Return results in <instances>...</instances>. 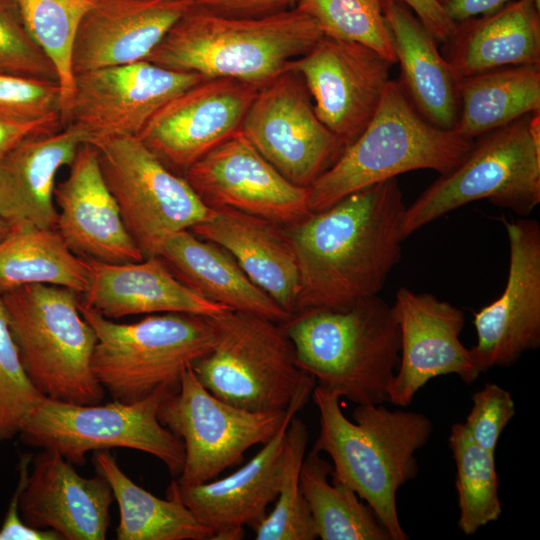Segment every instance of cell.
I'll use <instances>...</instances> for the list:
<instances>
[{
	"label": "cell",
	"instance_id": "obj_1",
	"mask_svg": "<svg viewBox=\"0 0 540 540\" xmlns=\"http://www.w3.org/2000/svg\"><path fill=\"white\" fill-rule=\"evenodd\" d=\"M405 209L392 178L285 226L299 273L294 315L343 310L378 295L401 259Z\"/></svg>",
	"mask_w": 540,
	"mask_h": 540
},
{
	"label": "cell",
	"instance_id": "obj_2",
	"mask_svg": "<svg viewBox=\"0 0 540 540\" xmlns=\"http://www.w3.org/2000/svg\"><path fill=\"white\" fill-rule=\"evenodd\" d=\"M312 398L320 422L312 450L332 459L331 481L347 485L365 501L392 540L408 539L398 517L396 494L418 473L415 453L431 436V420L421 413L367 404L356 406L351 422L335 392L316 385Z\"/></svg>",
	"mask_w": 540,
	"mask_h": 540
},
{
	"label": "cell",
	"instance_id": "obj_3",
	"mask_svg": "<svg viewBox=\"0 0 540 540\" xmlns=\"http://www.w3.org/2000/svg\"><path fill=\"white\" fill-rule=\"evenodd\" d=\"M322 36L316 22L296 7L251 18L191 7L146 60L205 78H231L262 87Z\"/></svg>",
	"mask_w": 540,
	"mask_h": 540
},
{
	"label": "cell",
	"instance_id": "obj_4",
	"mask_svg": "<svg viewBox=\"0 0 540 540\" xmlns=\"http://www.w3.org/2000/svg\"><path fill=\"white\" fill-rule=\"evenodd\" d=\"M298 367L357 405L388 401L401 337L393 306L378 295L343 310L300 313L282 323Z\"/></svg>",
	"mask_w": 540,
	"mask_h": 540
},
{
	"label": "cell",
	"instance_id": "obj_5",
	"mask_svg": "<svg viewBox=\"0 0 540 540\" xmlns=\"http://www.w3.org/2000/svg\"><path fill=\"white\" fill-rule=\"evenodd\" d=\"M472 142L424 119L399 83L390 79L363 132L308 187L310 212L409 171L431 169L445 174L463 159Z\"/></svg>",
	"mask_w": 540,
	"mask_h": 540
},
{
	"label": "cell",
	"instance_id": "obj_6",
	"mask_svg": "<svg viewBox=\"0 0 540 540\" xmlns=\"http://www.w3.org/2000/svg\"><path fill=\"white\" fill-rule=\"evenodd\" d=\"M24 368L46 397L98 404L104 388L91 368L97 342L80 311V293L66 287L28 284L0 293Z\"/></svg>",
	"mask_w": 540,
	"mask_h": 540
},
{
	"label": "cell",
	"instance_id": "obj_7",
	"mask_svg": "<svg viewBox=\"0 0 540 540\" xmlns=\"http://www.w3.org/2000/svg\"><path fill=\"white\" fill-rule=\"evenodd\" d=\"M486 199L526 217L540 203V112L476 137L463 159L406 206L401 236Z\"/></svg>",
	"mask_w": 540,
	"mask_h": 540
},
{
	"label": "cell",
	"instance_id": "obj_8",
	"mask_svg": "<svg viewBox=\"0 0 540 540\" xmlns=\"http://www.w3.org/2000/svg\"><path fill=\"white\" fill-rule=\"evenodd\" d=\"M79 306L97 336L93 374L114 400L124 403L140 401L161 386L178 389L183 373L214 343L206 316L171 312L118 323Z\"/></svg>",
	"mask_w": 540,
	"mask_h": 540
},
{
	"label": "cell",
	"instance_id": "obj_9",
	"mask_svg": "<svg viewBox=\"0 0 540 540\" xmlns=\"http://www.w3.org/2000/svg\"><path fill=\"white\" fill-rule=\"evenodd\" d=\"M209 319L213 346L191 366L200 383L243 409L285 410L308 373L298 367L282 323L234 310Z\"/></svg>",
	"mask_w": 540,
	"mask_h": 540
},
{
	"label": "cell",
	"instance_id": "obj_10",
	"mask_svg": "<svg viewBox=\"0 0 540 540\" xmlns=\"http://www.w3.org/2000/svg\"><path fill=\"white\" fill-rule=\"evenodd\" d=\"M178 389L161 386L148 397L124 403L76 404L43 396L19 434L25 444L58 451L73 465L90 451L129 448L161 460L172 476L183 469V442L158 419L164 397Z\"/></svg>",
	"mask_w": 540,
	"mask_h": 540
},
{
	"label": "cell",
	"instance_id": "obj_11",
	"mask_svg": "<svg viewBox=\"0 0 540 540\" xmlns=\"http://www.w3.org/2000/svg\"><path fill=\"white\" fill-rule=\"evenodd\" d=\"M91 144V143H90ZM123 223L145 257L169 235L212 213L182 175L164 165L137 137L92 143Z\"/></svg>",
	"mask_w": 540,
	"mask_h": 540
},
{
	"label": "cell",
	"instance_id": "obj_12",
	"mask_svg": "<svg viewBox=\"0 0 540 540\" xmlns=\"http://www.w3.org/2000/svg\"><path fill=\"white\" fill-rule=\"evenodd\" d=\"M286 415L257 412L225 402L208 391L189 367L177 391L167 394L158 409L161 424L184 445L185 459L176 483L183 486L213 480L240 464L252 446L265 444Z\"/></svg>",
	"mask_w": 540,
	"mask_h": 540
},
{
	"label": "cell",
	"instance_id": "obj_13",
	"mask_svg": "<svg viewBox=\"0 0 540 540\" xmlns=\"http://www.w3.org/2000/svg\"><path fill=\"white\" fill-rule=\"evenodd\" d=\"M204 79L148 60L77 73L62 128L77 131L91 144L137 137L163 105Z\"/></svg>",
	"mask_w": 540,
	"mask_h": 540
},
{
	"label": "cell",
	"instance_id": "obj_14",
	"mask_svg": "<svg viewBox=\"0 0 540 540\" xmlns=\"http://www.w3.org/2000/svg\"><path fill=\"white\" fill-rule=\"evenodd\" d=\"M240 131L279 173L304 188L343 150L317 117L303 79L292 71L281 73L259 89Z\"/></svg>",
	"mask_w": 540,
	"mask_h": 540
},
{
	"label": "cell",
	"instance_id": "obj_15",
	"mask_svg": "<svg viewBox=\"0 0 540 540\" xmlns=\"http://www.w3.org/2000/svg\"><path fill=\"white\" fill-rule=\"evenodd\" d=\"M392 65L368 46L323 35L286 71L303 79L317 117L344 149L376 113Z\"/></svg>",
	"mask_w": 540,
	"mask_h": 540
},
{
	"label": "cell",
	"instance_id": "obj_16",
	"mask_svg": "<svg viewBox=\"0 0 540 540\" xmlns=\"http://www.w3.org/2000/svg\"><path fill=\"white\" fill-rule=\"evenodd\" d=\"M315 386L314 377L308 374L287 405L277 432L234 473L190 486L172 480L166 497L186 506L211 531V540L242 539L245 526L254 529L265 518L278 494L287 428Z\"/></svg>",
	"mask_w": 540,
	"mask_h": 540
},
{
	"label": "cell",
	"instance_id": "obj_17",
	"mask_svg": "<svg viewBox=\"0 0 540 540\" xmlns=\"http://www.w3.org/2000/svg\"><path fill=\"white\" fill-rule=\"evenodd\" d=\"M509 270L502 294L474 314L477 342L470 349L482 372L509 367L540 346V225L504 219Z\"/></svg>",
	"mask_w": 540,
	"mask_h": 540
},
{
	"label": "cell",
	"instance_id": "obj_18",
	"mask_svg": "<svg viewBox=\"0 0 540 540\" xmlns=\"http://www.w3.org/2000/svg\"><path fill=\"white\" fill-rule=\"evenodd\" d=\"M261 87L231 78H207L163 105L137 138L169 169L183 174L240 130Z\"/></svg>",
	"mask_w": 540,
	"mask_h": 540
},
{
	"label": "cell",
	"instance_id": "obj_19",
	"mask_svg": "<svg viewBox=\"0 0 540 540\" xmlns=\"http://www.w3.org/2000/svg\"><path fill=\"white\" fill-rule=\"evenodd\" d=\"M209 207H229L283 226L311 214L308 188L288 181L239 130L183 174Z\"/></svg>",
	"mask_w": 540,
	"mask_h": 540
},
{
	"label": "cell",
	"instance_id": "obj_20",
	"mask_svg": "<svg viewBox=\"0 0 540 540\" xmlns=\"http://www.w3.org/2000/svg\"><path fill=\"white\" fill-rule=\"evenodd\" d=\"M394 313L400 329L401 349L397 372L389 387L388 401L400 407L410 405L415 394L430 379L456 374L466 384L481 374L470 349L459 336L464 312L436 296L399 288Z\"/></svg>",
	"mask_w": 540,
	"mask_h": 540
},
{
	"label": "cell",
	"instance_id": "obj_21",
	"mask_svg": "<svg viewBox=\"0 0 540 540\" xmlns=\"http://www.w3.org/2000/svg\"><path fill=\"white\" fill-rule=\"evenodd\" d=\"M113 501L101 474L82 477L58 451L41 449L32 457L19 512L29 526L52 530L61 539L104 540Z\"/></svg>",
	"mask_w": 540,
	"mask_h": 540
},
{
	"label": "cell",
	"instance_id": "obj_22",
	"mask_svg": "<svg viewBox=\"0 0 540 540\" xmlns=\"http://www.w3.org/2000/svg\"><path fill=\"white\" fill-rule=\"evenodd\" d=\"M69 167L68 177L54 189L56 230L68 248L81 258L106 263L143 260L105 182L96 148L82 143Z\"/></svg>",
	"mask_w": 540,
	"mask_h": 540
},
{
	"label": "cell",
	"instance_id": "obj_23",
	"mask_svg": "<svg viewBox=\"0 0 540 540\" xmlns=\"http://www.w3.org/2000/svg\"><path fill=\"white\" fill-rule=\"evenodd\" d=\"M191 6L190 0H97L76 34L74 75L146 60Z\"/></svg>",
	"mask_w": 540,
	"mask_h": 540
},
{
	"label": "cell",
	"instance_id": "obj_24",
	"mask_svg": "<svg viewBox=\"0 0 540 540\" xmlns=\"http://www.w3.org/2000/svg\"><path fill=\"white\" fill-rule=\"evenodd\" d=\"M84 260L88 286L80 302L106 318L171 312L214 317L230 310L185 286L158 256L125 263Z\"/></svg>",
	"mask_w": 540,
	"mask_h": 540
},
{
	"label": "cell",
	"instance_id": "obj_25",
	"mask_svg": "<svg viewBox=\"0 0 540 540\" xmlns=\"http://www.w3.org/2000/svg\"><path fill=\"white\" fill-rule=\"evenodd\" d=\"M212 209L189 230L229 252L250 280L293 316L299 273L285 226L229 207Z\"/></svg>",
	"mask_w": 540,
	"mask_h": 540
},
{
	"label": "cell",
	"instance_id": "obj_26",
	"mask_svg": "<svg viewBox=\"0 0 540 540\" xmlns=\"http://www.w3.org/2000/svg\"><path fill=\"white\" fill-rule=\"evenodd\" d=\"M84 137L75 130L31 135L0 162V215L11 226L56 229L55 178L70 165Z\"/></svg>",
	"mask_w": 540,
	"mask_h": 540
},
{
	"label": "cell",
	"instance_id": "obj_27",
	"mask_svg": "<svg viewBox=\"0 0 540 540\" xmlns=\"http://www.w3.org/2000/svg\"><path fill=\"white\" fill-rule=\"evenodd\" d=\"M441 54L455 77L519 65L540 66V6L509 0L499 9L457 22Z\"/></svg>",
	"mask_w": 540,
	"mask_h": 540
},
{
	"label": "cell",
	"instance_id": "obj_28",
	"mask_svg": "<svg viewBox=\"0 0 540 540\" xmlns=\"http://www.w3.org/2000/svg\"><path fill=\"white\" fill-rule=\"evenodd\" d=\"M382 10L400 64L401 89L424 119L453 130L460 108L459 80L436 40L401 0H382Z\"/></svg>",
	"mask_w": 540,
	"mask_h": 540
},
{
	"label": "cell",
	"instance_id": "obj_29",
	"mask_svg": "<svg viewBox=\"0 0 540 540\" xmlns=\"http://www.w3.org/2000/svg\"><path fill=\"white\" fill-rule=\"evenodd\" d=\"M154 256L180 282L205 299L278 323L292 317L250 280L229 252L189 229L166 237Z\"/></svg>",
	"mask_w": 540,
	"mask_h": 540
},
{
	"label": "cell",
	"instance_id": "obj_30",
	"mask_svg": "<svg viewBox=\"0 0 540 540\" xmlns=\"http://www.w3.org/2000/svg\"><path fill=\"white\" fill-rule=\"evenodd\" d=\"M454 131L476 137L540 112V66H506L461 78Z\"/></svg>",
	"mask_w": 540,
	"mask_h": 540
},
{
	"label": "cell",
	"instance_id": "obj_31",
	"mask_svg": "<svg viewBox=\"0 0 540 540\" xmlns=\"http://www.w3.org/2000/svg\"><path fill=\"white\" fill-rule=\"evenodd\" d=\"M94 466L117 501L118 540H211V531L177 500L159 498L132 481L108 450L95 451Z\"/></svg>",
	"mask_w": 540,
	"mask_h": 540
},
{
	"label": "cell",
	"instance_id": "obj_32",
	"mask_svg": "<svg viewBox=\"0 0 540 540\" xmlns=\"http://www.w3.org/2000/svg\"><path fill=\"white\" fill-rule=\"evenodd\" d=\"M28 284L66 287L81 295L88 286L86 262L56 229L11 226L0 241V293Z\"/></svg>",
	"mask_w": 540,
	"mask_h": 540
},
{
	"label": "cell",
	"instance_id": "obj_33",
	"mask_svg": "<svg viewBox=\"0 0 540 540\" xmlns=\"http://www.w3.org/2000/svg\"><path fill=\"white\" fill-rule=\"evenodd\" d=\"M332 465L312 450L300 484L317 537L322 540H392L372 509L347 485L330 482Z\"/></svg>",
	"mask_w": 540,
	"mask_h": 540
},
{
	"label": "cell",
	"instance_id": "obj_34",
	"mask_svg": "<svg viewBox=\"0 0 540 540\" xmlns=\"http://www.w3.org/2000/svg\"><path fill=\"white\" fill-rule=\"evenodd\" d=\"M448 443L456 464L458 526L464 534L471 535L496 521L502 513L495 453L478 445L463 423L451 427Z\"/></svg>",
	"mask_w": 540,
	"mask_h": 540
},
{
	"label": "cell",
	"instance_id": "obj_35",
	"mask_svg": "<svg viewBox=\"0 0 540 540\" xmlns=\"http://www.w3.org/2000/svg\"><path fill=\"white\" fill-rule=\"evenodd\" d=\"M308 443L305 423L296 415L285 434L281 478L272 511L253 529L256 540H314L313 518L303 496L300 473Z\"/></svg>",
	"mask_w": 540,
	"mask_h": 540
},
{
	"label": "cell",
	"instance_id": "obj_36",
	"mask_svg": "<svg viewBox=\"0 0 540 540\" xmlns=\"http://www.w3.org/2000/svg\"><path fill=\"white\" fill-rule=\"evenodd\" d=\"M97 0H17L34 41L54 64L61 89V116L72 97V50L80 23Z\"/></svg>",
	"mask_w": 540,
	"mask_h": 540
},
{
	"label": "cell",
	"instance_id": "obj_37",
	"mask_svg": "<svg viewBox=\"0 0 540 540\" xmlns=\"http://www.w3.org/2000/svg\"><path fill=\"white\" fill-rule=\"evenodd\" d=\"M296 8L311 17L324 36L363 44L396 63L382 0H300Z\"/></svg>",
	"mask_w": 540,
	"mask_h": 540
},
{
	"label": "cell",
	"instance_id": "obj_38",
	"mask_svg": "<svg viewBox=\"0 0 540 540\" xmlns=\"http://www.w3.org/2000/svg\"><path fill=\"white\" fill-rule=\"evenodd\" d=\"M43 396L24 368L0 297V442L19 434Z\"/></svg>",
	"mask_w": 540,
	"mask_h": 540
},
{
	"label": "cell",
	"instance_id": "obj_39",
	"mask_svg": "<svg viewBox=\"0 0 540 540\" xmlns=\"http://www.w3.org/2000/svg\"><path fill=\"white\" fill-rule=\"evenodd\" d=\"M0 73L58 82L56 68L30 35L17 0H0Z\"/></svg>",
	"mask_w": 540,
	"mask_h": 540
},
{
	"label": "cell",
	"instance_id": "obj_40",
	"mask_svg": "<svg viewBox=\"0 0 540 540\" xmlns=\"http://www.w3.org/2000/svg\"><path fill=\"white\" fill-rule=\"evenodd\" d=\"M61 119V89L56 81L0 73V120L29 123Z\"/></svg>",
	"mask_w": 540,
	"mask_h": 540
},
{
	"label": "cell",
	"instance_id": "obj_41",
	"mask_svg": "<svg viewBox=\"0 0 540 540\" xmlns=\"http://www.w3.org/2000/svg\"><path fill=\"white\" fill-rule=\"evenodd\" d=\"M472 401L463 426L478 445L495 453L501 433L515 414L512 396L501 386L487 383Z\"/></svg>",
	"mask_w": 540,
	"mask_h": 540
},
{
	"label": "cell",
	"instance_id": "obj_42",
	"mask_svg": "<svg viewBox=\"0 0 540 540\" xmlns=\"http://www.w3.org/2000/svg\"><path fill=\"white\" fill-rule=\"evenodd\" d=\"M32 457L30 453L20 455L18 482L0 527V540H62L59 534L52 530L29 526L20 515L19 498L28 479Z\"/></svg>",
	"mask_w": 540,
	"mask_h": 540
},
{
	"label": "cell",
	"instance_id": "obj_43",
	"mask_svg": "<svg viewBox=\"0 0 540 540\" xmlns=\"http://www.w3.org/2000/svg\"><path fill=\"white\" fill-rule=\"evenodd\" d=\"M193 8L213 14L251 18L295 8L300 0H190Z\"/></svg>",
	"mask_w": 540,
	"mask_h": 540
},
{
	"label": "cell",
	"instance_id": "obj_44",
	"mask_svg": "<svg viewBox=\"0 0 540 540\" xmlns=\"http://www.w3.org/2000/svg\"><path fill=\"white\" fill-rule=\"evenodd\" d=\"M401 1L414 11L416 17L437 43H444L451 37L456 23L449 18L438 0Z\"/></svg>",
	"mask_w": 540,
	"mask_h": 540
},
{
	"label": "cell",
	"instance_id": "obj_45",
	"mask_svg": "<svg viewBox=\"0 0 540 540\" xmlns=\"http://www.w3.org/2000/svg\"><path fill=\"white\" fill-rule=\"evenodd\" d=\"M62 128L60 118L45 119L29 123H15L0 120V162L27 137Z\"/></svg>",
	"mask_w": 540,
	"mask_h": 540
},
{
	"label": "cell",
	"instance_id": "obj_46",
	"mask_svg": "<svg viewBox=\"0 0 540 540\" xmlns=\"http://www.w3.org/2000/svg\"><path fill=\"white\" fill-rule=\"evenodd\" d=\"M449 18L457 23L484 15L502 7L509 0H438Z\"/></svg>",
	"mask_w": 540,
	"mask_h": 540
},
{
	"label": "cell",
	"instance_id": "obj_47",
	"mask_svg": "<svg viewBox=\"0 0 540 540\" xmlns=\"http://www.w3.org/2000/svg\"><path fill=\"white\" fill-rule=\"evenodd\" d=\"M10 225L0 215V241L7 235Z\"/></svg>",
	"mask_w": 540,
	"mask_h": 540
},
{
	"label": "cell",
	"instance_id": "obj_48",
	"mask_svg": "<svg viewBox=\"0 0 540 540\" xmlns=\"http://www.w3.org/2000/svg\"><path fill=\"white\" fill-rule=\"evenodd\" d=\"M531 1H533L534 3L540 6V0H531Z\"/></svg>",
	"mask_w": 540,
	"mask_h": 540
}]
</instances>
